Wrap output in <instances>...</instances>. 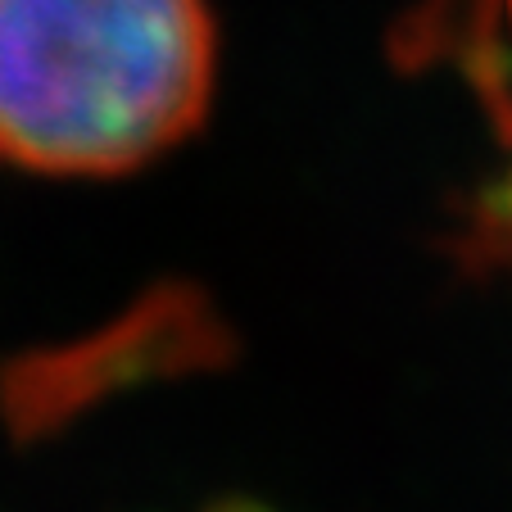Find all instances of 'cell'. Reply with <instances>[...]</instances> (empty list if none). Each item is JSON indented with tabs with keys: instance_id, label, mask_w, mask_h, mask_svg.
Masks as SVG:
<instances>
[{
	"instance_id": "cell-1",
	"label": "cell",
	"mask_w": 512,
	"mask_h": 512,
	"mask_svg": "<svg viewBox=\"0 0 512 512\" xmlns=\"http://www.w3.org/2000/svg\"><path fill=\"white\" fill-rule=\"evenodd\" d=\"M213 73L204 0H0V159L132 173L200 127Z\"/></svg>"
},
{
	"instance_id": "cell-3",
	"label": "cell",
	"mask_w": 512,
	"mask_h": 512,
	"mask_svg": "<svg viewBox=\"0 0 512 512\" xmlns=\"http://www.w3.org/2000/svg\"><path fill=\"white\" fill-rule=\"evenodd\" d=\"M494 132L508 145V159H512V0H503V109L494 118ZM467 241H472L476 259L512 263V164L481 200Z\"/></svg>"
},
{
	"instance_id": "cell-2",
	"label": "cell",
	"mask_w": 512,
	"mask_h": 512,
	"mask_svg": "<svg viewBox=\"0 0 512 512\" xmlns=\"http://www.w3.org/2000/svg\"><path fill=\"white\" fill-rule=\"evenodd\" d=\"M399 68L454 64L476 87L490 123L503 109V0H413L390 37Z\"/></svg>"
}]
</instances>
